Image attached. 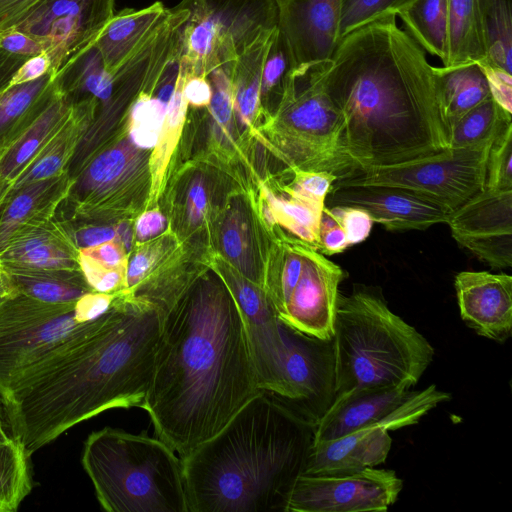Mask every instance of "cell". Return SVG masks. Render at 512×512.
Instances as JSON below:
<instances>
[{
	"instance_id": "obj_1",
	"label": "cell",
	"mask_w": 512,
	"mask_h": 512,
	"mask_svg": "<svg viewBox=\"0 0 512 512\" xmlns=\"http://www.w3.org/2000/svg\"><path fill=\"white\" fill-rule=\"evenodd\" d=\"M164 293H120L83 336L24 375L2 409L27 454L107 410L142 407L150 387Z\"/></svg>"
},
{
	"instance_id": "obj_2",
	"label": "cell",
	"mask_w": 512,
	"mask_h": 512,
	"mask_svg": "<svg viewBox=\"0 0 512 512\" xmlns=\"http://www.w3.org/2000/svg\"><path fill=\"white\" fill-rule=\"evenodd\" d=\"M187 288L167 307L141 407L181 459L263 391L243 317L222 278Z\"/></svg>"
},
{
	"instance_id": "obj_3",
	"label": "cell",
	"mask_w": 512,
	"mask_h": 512,
	"mask_svg": "<svg viewBox=\"0 0 512 512\" xmlns=\"http://www.w3.org/2000/svg\"><path fill=\"white\" fill-rule=\"evenodd\" d=\"M325 84L340 113L350 173L449 148L436 67L397 25L396 14L340 39L326 61Z\"/></svg>"
},
{
	"instance_id": "obj_4",
	"label": "cell",
	"mask_w": 512,
	"mask_h": 512,
	"mask_svg": "<svg viewBox=\"0 0 512 512\" xmlns=\"http://www.w3.org/2000/svg\"><path fill=\"white\" fill-rule=\"evenodd\" d=\"M315 426L261 391L182 459L188 512H286Z\"/></svg>"
},
{
	"instance_id": "obj_5",
	"label": "cell",
	"mask_w": 512,
	"mask_h": 512,
	"mask_svg": "<svg viewBox=\"0 0 512 512\" xmlns=\"http://www.w3.org/2000/svg\"><path fill=\"white\" fill-rule=\"evenodd\" d=\"M336 396L379 386L413 387L431 364L434 348L376 294H338L333 324Z\"/></svg>"
},
{
	"instance_id": "obj_6",
	"label": "cell",
	"mask_w": 512,
	"mask_h": 512,
	"mask_svg": "<svg viewBox=\"0 0 512 512\" xmlns=\"http://www.w3.org/2000/svg\"><path fill=\"white\" fill-rule=\"evenodd\" d=\"M81 463L108 512H188L182 459L158 437L104 427L85 440Z\"/></svg>"
},
{
	"instance_id": "obj_7",
	"label": "cell",
	"mask_w": 512,
	"mask_h": 512,
	"mask_svg": "<svg viewBox=\"0 0 512 512\" xmlns=\"http://www.w3.org/2000/svg\"><path fill=\"white\" fill-rule=\"evenodd\" d=\"M326 61L292 67L278 106L277 128L295 169L327 171L340 179L350 167L341 148L340 113L325 84Z\"/></svg>"
},
{
	"instance_id": "obj_8",
	"label": "cell",
	"mask_w": 512,
	"mask_h": 512,
	"mask_svg": "<svg viewBox=\"0 0 512 512\" xmlns=\"http://www.w3.org/2000/svg\"><path fill=\"white\" fill-rule=\"evenodd\" d=\"M189 11L181 32L180 65L187 75L230 71L258 38L277 27L274 0H182Z\"/></svg>"
},
{
	"instance_id": "obj_9",
	"label": "cell",
	"mask_w": 512,
	"mask_h": 512,
	"mask_svg": "<svg viewBox=\"0 0 512 512\" xmlns=\"http://www.w3.org/2000/svg\"><path fill=\"white\" fill-rule=\"evenodd\" d=\"M74 303L50 304L18 293L0 304V405L25 374L86 332L91 321L75 320Z\"/></svg>"
},
{
	"instance_id": "obj_10",
	"label": "cell",
	"mask_w": 512,
	"mask_h": 512,
	"mask_svg": "<svg viewBox=\"0 0 512 512\" xmlns=\"http://www.w3.org/2000/svg\"><path fill=\"white\" fill-rule=\"evenodd\" d=\"M493 143V142H492ZM492 143L447 148L436 154L352 171L333 185H387L414 191L454 210L485 188Z\"/></svg>"
},
{
	"instance_id": "obj_11",
	"label": "cell",
	"mask_w": 512,
	"mask_h": 512,
	"mask_svg": "<svg viewBox=\"0 0 512 512\" xmlns=\"http://www.w3.org/2000/svg\"><path fill=\"white\" fill-rule=\"evenodd\" d=\"M449 399L450 395L435 385L421 391L403 384L351 390L335 397L316 424L313 441L339 438L367 427L395 430L410 426Z\"/></svg>"
},
{
	"instance_id": "obj_12",
	"label": "cell",
	"mask_w": 512,
	"mask_h": 512,
	"mask_svg": "<svg viewBox=\"0 0 512 512\" xmlns=\"http://www.w3.org/2000/svg\"><path fill=\"white\" fill-rule=\"evenodd\" d=\"M116 0H43L12 29L34 38L56 76L94 46L115 14Z\"/></svg>"
},
{
	"instance_id": "obj_13",
	"label": "cell",
	"mask_w": 512,
	"mask_h": 512,
	"mask_svg": "<svg viewBox=\"0 0 512 512\" xmlns=\"http://www.w3.org/2000/svg\"><path fill=\"white\" fill-rule=\"evenodd\" d=\"M402 487L403 482L394 471L376 467L345 475H300L286 512L386 511Z\"/></svg>"
},
{
	"instance_id": "obj_14",
	"label": "cell",
	"mask_w": 512,
	"mask_h": 512,
	"mask_svg": "<svg viewBox=\"0 0 512 512\" xmlns=\"http://www.w3.org/2000/svg\"><path fill=\"white\" fill-rule=\"evenodd\" d=\"M281 331L287 349L284 377L288 389L287 399L281 402L316 426L336 397L332 338L310 336L283 322Z\"/></svg>"
},
{
	"instance_id": "obj_15",
	"label": "cell",
	"mask_w": 512,
	"mask_h": 512,
	"mask_svg": "<svg viewBox=\"0 0 512 512\" xmlns=\"http://www.w3.org/2000/svg\"><path fill=\"white\" fill-rule=\"evenodd\" d=\"M221 268V278L243 317L260 388L284 401L288 397L284 377L287 349L281 321L263 287L235 269Z\"/></svg>"
},
{
	"instance_id": "obj_16",
	"label": "cell",
	"mask_w": 512,
	"mask_h": 512,
	"mask_svg": "<svg viewBox=\"0 0 512 512\" xmlns=\"http://www.w3.org/2000/svg\"><path fill=\"white\" fill-rule=\"evenodd\" d=\"M453 238L495 268L512 265V190L484 188L452 210Z\"/></svg>"
},
{
	"instance_id": "obj_17",
	"label": "cell",
	"mask_w": 512,
	"mask_h": 512,
	"mask_svg": "<svg viewBox=\"0 0 512 512\" xmlns=\"http://www.w3.org/2000/svg\"><path fill=\"white\" fill-rule=\"evenodd\" d=\"M344 274L306 243L300 277L277 316L284 324L320 339L333 337L338 287Z\"/></svg>"
},
{
	"instance_id": "obj_18",
	"label": "cell",
	"mask_w": 512,
	"mask_h": 512,
	"mask_svg": "<svg viewBox=\"0 0 512 512\" xmlns=\"http://www.w3.org/2000/svg\"><path fill=\"white\" fill-rule=\"evenodd\" d=\"M327 197L330 206L364 209L374 222L390 230H424L438 223H446L452 212L425 196L396 186L333 185Z\"/></svg>"
},
{
	"instance_id": "obj_19",
	"label": "cell",
	"mask_w": 512,
	"mask_h": 512,
	"mask_svg": "<svg viewBox=\"0 0 512 512\" xmlns=\"http://www.w3.org/2000/svg\"><path fill=\"white\" fill-rule=\"evenodd\" d=\"M294 66L329 60L339 42L340 0H274Z\"/></svg>"
},
{
	"instance_id": "obj_20",
	"label": "cell",
	"mask_w": 512,
	"mask_h": 512,
	"mask_svg": "<svg viewBox=\"0 0 512 512\" xmlns=\"http://www.w3.org/2000/svg\"><path fill=\"white\" fill-rule=\"evenodd\" d=\"M462 319L477 334L503 342L512 332V277L486 271H463L455 277Z\"/></svg>"
},
{
	"instance_id": "obj_21",
	"label": "cell",
	"mask_w": 512,
	"mask_h": 512,
	"mask_svg": "<svg viewBox=\"0 0 512 512\" xmlns=\"http://www.w3.org/2000/svg\"><path fill=\"white\" fill-rule=\"evenodd\" d=\"M391 446L389 430L380 426L313 441L302 475H345L376 467L386 461Z\"/></svg>"
},
{
	"instance_id": "obj_22",
	"label": "cell",
	"mask_w": 512,
	"mask_h": 512,
	"mask_svg": "<svg viewBox=\"0 0 512 512\" xmlns=\"http://www.w3.org/2000/svg\"><path fill=\"white\" fill-rule=\"evenodd\" d=\"M73 181L67 171L8 194L0 207V253L20 234L52 220Z\"/></svg>"
},
{
	"instance_id": "obj_23",
	"label": "cell",
	"mask_w": 512,
	"mask_h": 512,
	"mask_svg": "<svg viewBox=\"0 0 512 512\" xmlns=\"http://www.w3.org/2000/svg\"><path fill=\"white\" fill-rule=\"evenodd\" d=\"M79 249L64 224L53 218L28 230L0 253L4 270L80 269Z\"/></svg>"
},
{
	"instance_id": "obj_24",
	"label": "cell",
	"mask_w": 512,
	"mask_h": 512,
	"mask_svg": "<svg viewBox=\"0 0 512 512\" xmlns=\"http://www.w3.org/2000/svg\"><path fill=\"white\" fill-rule=\"evenodd\" d=\"M72 103L55 83L43 104L0 157V177L10 182L27 168L68 118Z\"/></svg>"
},
{
	"instance_id": "obj_25",
	"label": "cell",
	"mask_w": 512,
	"mask_h": 512,
	"mask_svg": "<svg viewBox=\"0 0 512 512\" xmlns=\"http://www.w3.org/2000/svg\"><path fill=\"white\" fill-rule=\"evenodd\" d=\"M97 107L98 102L94 98L72 103L66 121L27 168L14 180L8 194L29 184L67 172L81 141L88 132Z\"/></svg>"
},
{
	"instance_id": "obj_26",
	"label": "cell",
	"mask_w": 512,
	"mask_h": 512,
	"mask_svg": "<svg viewBox=\"0 0 512 512\" xmlns=\"http://www.w3.org/2000/svg\"><path fill=\"white\" fill-rule=\"evenodd\" d=\"M162 2L142 9H124L114 14L96 43L104 68L114 73L147 40L168 13Z\"/></svg>"
},
{
	"instance_id": "obj_27",
	"label": "cell",
	"mask_w": 512,
	"mask_h": 512,
	"mask_svg": "<svg viewBox=\"0 0 512 512\" xmlns=\"http://www.w3.org/2000/svg\"><path fill=\"white\" fill-rule=\"evenodd\" d=\"M480 0H447L446 59L452 68L486 60Z\"/></svg>"
},
{
	"instance_id": "obj_28",
	"label": "cell",
	"mask_w": 512,
	"mask_h": 512,
	"mask_svg": "<svg viewBox=\"0 0 512 512\" xmlns=\"http://www.w3.org/2000/svg\"><path fill=\"white\" fill-rule=\"evenodd\" d=\"M442 112L448 127L465 113L491 97L487 80L478 63L436 67Z\"/></svg>"
},
{
	"instance_id": "obj_29",
	"label": "cell",
	"mask_w": 512,
	"mask_h": 512,
	"mask_svg": "<svg viewBox=\"0 0 512 512\" xmlns=\"http://www.w3.org/2000/svg\"><path fill=\"white\" fill-rule=\"evenodd\" d=\"M276 31L277 27L258 38L231 67L234 112L242 124H250L260 107L263 65Z\"/></svg>"
},
{
	"instance_id": "obj_30",
	"label": "cell",
	"mask_w": 512,
	"mask_h": 512,
	"mask_svg": "<svg viewBox=\"0 0 512 512\" xmlns=\"http://www.w3.org/2000/svg\"><path fill=\"white\" fill-rule=\"evenodd\" d=\"M5 271L17 293L45 303H74L92 290L80 269Z\"/></svg>"
},
{
	"instance_id": "obj_31",
	"label": "cell",
	"mask_w": 512,
	"mask_h": 512,
	"mask_svg": "<svg viewBox=\"0 0 512 512\" xmlns=\"http://www.w3.org/2000/svg\"><path fill=\"white\" fill-rule=\"evenodd\" d=\"M268 204L264 214L269 223L278 222L298 239L318 249L320 217L325 202L313 199L294 187L287 197H276L267 193Z\"/></svg>"
},
{
	"instance_id": "obj_32",
	"label": "cell",
	"mask_w": 512,
	"mask_h": 512,
	"mask_svg": "<svg viewBox=\"0 0 512 512\" xmlns=\"http://www.w3.org/2000/svg\"><path fill=\"white\" fill-rule=\"evenodd\" d=\"M54 84L51 72L0 92V147L5 149L33 117Z\"/></svg>"
},
{
	"instance_id": "obj_33",
	"label": "cell",
	"mask_w": 512,
	"mask_h": 512,
	"mask_svg": "<svg viewBox=\"0 0 512 512\" xmlns=\"http://www.w3.org/2000/svg\"><path fill=\"white\" fill-rule=\"evenodd\" d=\"M397 15L406 32L425 51L446 59L447 0H414Z\"/></svg>"
},
{
	"instance_id": "obj_34",
	"label": "cell",
	"mask_w": 512,
	"mask_h": 512,
	"mask_svg": "<svg viewBox=\"0 0 512 512\" xmlns=\"http://www.w3.org/2000/svg\"><path fill=\"white\" fill-rule=\"evenodd\" d=\"M512 113L499 106L491 97L483 101L449 128V148H463L492 143L508 126Z\"/></svg>"
},
{
	"instance_id": "obj_35",
	"label": "cell",
	"mask_w": 512,
	"mask_h": 512,
	"mask_svg": "<svg viewBox=\"0 0 512 512\" xmlns=\"http://www.w3.org/2000/svg\"><path fill=\"white\" fill-rule=\"evenodd\" d=\"M29 457L14 437L0 442V512H15L31 492Z\"/></svg>"
},
{
	"instance_id": "obj_36",
	"label": "cell",
	"mask_w": 512,
	"mask_h": 512,
	"mask_svg": "<svg viewBox=\"0 0 512 512\" xmlns=\"http://www.w3.org/2000/svg\"><path fill=\"white\" fill-rule=\"evenodd\" d=\"M486 60L512 73V15L510 0H480Z\"/></svg>"
},
{
	"instance_id": "obj_37",
	"label": "cell",
	"mask_w": 512,
	"mask_h": 512,
	"mask_svg": "<svg viewBox=\"0 0 512 512\" xmlns=\"http://www.w3.org/2000/svg\"><path fill=\"white\" fill-rule=\"evenodd\" d=\"M163 72L135 98L131 105L130 137L139 148L155 147L164 127L168 104L157 96V86Z\"/></svg>"
},
{
	"instance_id": "obj_38",
	"label": "cell",
	"mask_w": 512,
	"mask_h": 512,
	"mask_svg": "<svg viewBox=\"0 0 512 512\" xmlns=\"http://www.w3.org/2000/svg\"><path fill=\"white\" fill-rule=\"evenodd\" d=\"M414 0H340L339 41L352 31L388 14H398Z\"/></svg>"
},
{
	"instance_id": "obj_39",
	"label": "cell",
	"mask_w": 512,
	"mask_h": 512,
	"mask_svg": "<svg viewBox=\"0 0 512 512\" xmlns=\"http://www.w3.org/2000/svg\"><path fill=\"white\" fill-rule=\"evenodd\" d=\"M44 53L42 46L16 29L0 33V92L17 70L31 57Z\"/></svg>"
},
{
	"instance_id": "obj_40",
	"label": "cell",
	"mask_w": 512,
	"mask_h": 512,
	"mask_svg": "<svg viewBox=\"0 0 512 512\" xmlns=\"http://www.w3.org/2000/svg\"><path fill=\"white\" fill-rule=\"evenodd\" d=\"M293 66L289 50L277 27L263 65L260 102L271 94L278 95L281 102L288 74Z\"/></svg>"
},
{
	"instance_id": "obj_41",
	"label": "cell",
	"mask_w": 512,
	"mask_h": 512,
	"mask_svg": "<svg viewBox=\"0 0 512 512\" xmlns=\"http://www.w3.org/2000/svg\"><path fill=\"white\" fill-rule=\"evenodd\" d=\"M485 188L512 190V125L508 126L491 144Z\"/></svg>"
},
{
	"instance_id": "obj_42",
	"label": "cell",
	"mask_w": 512,
	"mask_h": 512,
	"mask_svg": "<svg viewBox=\"0 0 512 512\" xmlns=\"http://www.w3.org/2000/svg\"><path fill=\"white\" fill-rule=\"evenodd\" d=\"M206 77L212 87V98L208 105L210 112L220 132L226 131L234 113L230 71L219 68Z\"/></svg>"
},
{
	"instance_id": "obj_43",
	"label": "cell",
	"mask_w": 512,
	"mask_h": 512,
	"mask_svg": "<svg viewBox=\"0 0 512 512\" xmlns=\"http://www.w3.org/2000/svg\"><path fill=\"white\" fill-rule=\"evenodd\" d=\"M79 266L92 290L111 294L125 292L126 270L105 268L81 253Z\"/></svg>"
},
{
	"instance_id": "obj_44",
	"label": "cell",
	"mask_w": 512,
	"mask_h": 512,
	"mask_svg": "<svg viewBox=\"0 0 512 512\" xmlns=\"http://www.w3.org/2000/svg\"><path fill=\"white\" fill-rule=\"evenodd\" d=\"M330 208L342 225L350 246L364 241L369 236L374 221L364 209L345 205Z\"/></svg>"
},
{
	"instance_id": "obj_45",
	"label": "cell",
	"mask_w": 512,
	"mask_h": 512,
	"mask_svg": "<svg viewBox=\"0 0 512 512\" xmlns=\"http://www.w3.org/2000/svg\"><path fill=\"white\" fill-rule=\"evenodd\" d=\"M60 221L79 250L98 246L116 237V229L111 226L89 224L83 221Z\"/></svg>"
},
{
	"instance_id": "obj_46",
	"label": "cell",
	"mask_w": 512,
	"mask_h": 512,
	"mask_svg": "<svg viewBox=\"0 0 512 512\" xmlns=\"http://www.w3.org/2000/svg\"><path fill=\"white\" fill-rule=\"evenodd\" d=\"M490 90L491 98L504 110L512 113V75L487 62L478 63Z\"/></svg>"
},
{
	"instance_id": "obj_47",
	"label": "cell",
	"mask_w": 512,
	"mask_h": 512,
	"mask_svg": "<svg viewBox=\"0 0 512 512\" xmlns=\"http://www.w3.org/2000/svg\"><path fill=\"white\" fill-rule=\"evenodd\" d=\"M336 180L337 176L327 171H308L296 168L292 187L313 199L326 202L327 195Z\"/></svg>"
},
{
	"instance_id": "obj_48",
	"label": "cell",
	"mask_w": 512,
	"mask_h": 512,
	"mask_svg": "<svg viewBox=\"0 0 512 512\" xmlns=\"http://www.w3.org/2000/svg\"><path fill=\"white\" fill-rule=\"evenodd\" d=\"M119 294L103 293L94 290L83 294L74 303L75 320L82 324L101 317L112 307Z\"/></svg>"
},
{
	"instance_id": "obj_49",
	"label": "cell",
	"mask_w": 512,
	"mask_h": 512,
	"mask_svg": "<svg viewBox=\"0 0 512 512\" xmlns=\"http://www.w3.org/2000/svg\"><path fill=\"white\" fill-rule=\"evenodd\" d=\"M43 0H0V33L18 25Z\"/></svg>"
},
{
	"instance_id": "obj_50",
	"label": "cell",
	"mask_w": 512,
	"mask_h": 512,
	"mask_svg": "<svg viewBox=\"0 0 512 512\" xmlns=\"http://www.w3.org/2000/svg\"><path fill=\"white\" fill-rule=\"evenodd\" d=\"M79 252L108 269H123L124 253L116 239L95 247L80 249Z\"/></svg>"
},
{
	"instance_id": "obj_51",
	"label": "cell",
	"mask_w": 512,
	"mask_h": 512,
	"mask_svg": "<svg viewBox=\"0 0 512 512\" xmlns=\"http://www.w3.org/2000/svg\"><path fill=\"white\" fill-rule=\"evenodd\" d=\"M155 255L152 251H141L134 255L125 271V292H135L142 285L152 268Z\"/></svg>"
},
{
	"instance_id": "obj_52",
	"label": "cell",
	"mask_w": 512,
	"mask_h": 512,
	"mask_svg": "<svg viewBox=\"0 0 512 512\" xmlns=\"http://www.w3.org/2000/svg\"><path fill=\"white\" fill-rule=\"evenodd\" d=\"M51 71V62L46 53L28 59L13 75L4 89L41 78ZM3 89V90H4Z\"/></svg>"
},
{
	"instance_id": "obj_53",
	"label": "cell",
	"mask_w": 512,
	"mask_h": 512,
	"mask_svg": "<svg viewBox=\"0 0 512 512\" xmlns=\"http://www.w3.org/2000/svg\"><path fill=\"white\" fill-rule=\"evenodd\" d=\"M184 75L183 94L187 103L196 107L208 106L212 98V87L207 77Z\"/></svg>"
},
{
	"instance_id": "obj_54",
	"label": "cell",
	"mask_w": 512,
	"mask_h": 512,
	"mask_svg": "<svg viewBox=\"0 0 512 512\" xmlns=\"http://www.w3.org/2000/svg\"><path fill=\"white\" fill-rule=\"evenodd\" d=\"M166 228V219L164 216L156 211H148L143 213L136 224V236L138 240L145 241L150 239Z\"/></svg>"
},
{
	"instance_id": "obj_55",
	"label": "cell",
	"mask_w": 512,
	"mask_h": 512,
	"mask_svg": "<svg viewBox=\"0 0 512 512\" xmlns=\"http://www.w3.org/2000/svg\"><path fill=\"white\" fill-rule=\"evenodd\" d=\"M207 204L205 188L200 180H194L190 186L187 211L191 223L197 224L203 217Z\"/></svg>"
},
{
	"instance_id": "obj_56",
	"label": "cell",
	"mask_w": 512,
	"mask_h": 512,
	"mask_svg": "<svg viewBox=\"0 0 512 512\" xmlns=\"http://www.w3.org/2000/svg\"><path fill=\"white\" fill-rule=\"evenodd\" d=\"M222 243L224 251L229 258L239 261L243 259L246 239L243 231L237 225H230L224 230Z\"/></svg>"
},
{
	"instance_id": "obj_57",
	"label": "cell",
	"mask_w": 512,
	"mask_h": 512,
	"mask_svg": "<svg viewBox=\"0 0 512 512\" xmlns=\"http://www.w3.org/2000/svg\"><path fill=\"white\" fill-rule=\"evenodd\" d=\"M116 241L128 251L132 244L133 233L130 225L126 222L120 223L116 228Z\"/></svg>"
},
{
	"instance_id": "obj_58",
	"label": "cell",
	"mask_w": 512,
	"mask_h": 512,
	"mask_svg": "<svg viewBox=\"0 0 512 512\" xmlns=\"http://www.w3.org/2000/svg\"><path fill=\"white\" fill-rule=\"evenodd\" d=\"M18 294L15 290L8 273L0 267V296L10 297Z\"/></svg>"
},
{
	"instance_id": "obj_59",
	"label": "cell",
	"mask_w": 512,
	"mask_h": 512,
	"mask_svg": "<svg viewBox=\"0 0 512 512\" xmlns=\"http://www.w3.org/2000/svg\"><path fill=\"white\" fill-rule=\"evenodd\" d=\"M12 438H13V436L9 430L7 420H6V418L3 417V414H2L1 408H0V442H5Z\"/></svg>"
},
{
	"instance_id": "obj_60",
	"label": "cell",
	"mask_w": 512,
	"mask_h": 512,
	"mask_svg": "<svg viewBox=\"0 0 512 512\" xmlns=\"http://www.w3.org/2000/svg\"><path fill=\"white\" fill-rule=\"evenodd\" d=\"M11 185L12 184L10 182L5 181L0 177V207L8 195Z\"/></svg>"
},
{
	"instance_id": "obj_61",
	"label": "cell",
	"mask_w": 512,
	"mask_h": 512,
	"mask_svg": "<svg viewBox=\"0 0 512 512\" xmlns=\"http://www.w3.org/2000/svg\"><path fill=\"white\" fill-rule=\"evenodd\" d=\"M5 298H6V297H2V296H0V304L4 301V299H5Z\"/></svg>"
},
{
	"instance_id": "obj_62",
	"label": "cell",
	"mask_w": 512,
	"mask_h": 512,
	"mask_svg": "<svg viewBox=\"0 0 512 512\" xmlns=\"http://www.w3.org/2000/svg\"><path fill=\"white\" fill-rule=\"evenodd\" d=\"M3 151H4V149L0 147V157H1L2 153H3Z\"/></svg>"
}]
</instances>
